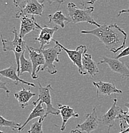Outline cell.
Returning <instances> with one entry per match:
<instances>
[{"mask_svg": "<svg viewBox=\"0 0 129 133\" xmlns=\"http://www.w3.org/2000/svg\"><path fill=\"white\" fill-rule=\"evenodd\" d=\"M93 85L96 88V97L98 95H105L110 96L111 94H122L123 91L121 90L116 88L114 83L109 82H103V81H98V82H93Z\"/></svg>", "mask_w": 129, "mask_h": 133, "instance_id": "14", "label": "cell"}, {"mask_svg": "<svg viewBox=\"0 0 129 133\" xmlns=\"http://www.w3.org/2000/svg\"><path fill=\"white\" fill-rule=\"evenodd\" d=\"M14 3L19 11L16 13V18L21 19L23 16H42L44 11V1L37 0H26V1H14Z\"/></svg>", "mask_w": 129, "mask_h": 133, "instance_id": "4", "label": "cell"}, {"mask_svg": "<svg viewBox=\"0 0 129 133\" xmlns=\"http://www.w3.org/2000/svg\"><path fill=\"white\" fill-rule=\"evenodd\" d=\"M21 26L19 36L23 38L24 36L34 30H40L41 26L35 20L34 16H23L21 18Z\"/></svg>", "mask_w": 129, "mask_h": 133, "instance_id": "13", "label": "cell"}, {"mask_svg": "<svg viewBox=\"0 0 129 133\" xmlns=\"http://www.w3.org/2000/svg\"><path fill=\"white\" fill-rule=\"evenodd\" d=\"M0 82H1V85H0V88H1V89L4 90L5 91V93H6L7 96H9V94L10 92V90L7 88V87H6V83L3 82L1 79V80H0Z\"/></svg>", "mask_w": 129, "mask_h": 133, "instance_id": "26", "label": "cell"}, {"mask_svg": "<svg viewBox=\"0 0 129 133\" xmlns=\"http://www.w3.org/2000/svg\"><path fill=\"white\" fill-rule=\"evenodd\" d=\"M121 131H123L129 126V114L128 111H123L119 117Z\"/></svg>", "mask_w": 129, "mask_h": 133, "instance_id": "23", "label": "cell"}, {"mask_svg": "<svg viewBox=\"0 0 129 133\" xmlns=\"http://www.w3.org/2000/svg\"><path fill=\"white\" fill-rule=\"evenodd\" d=\"M67 12L69 19L74 24L80 23H87L96 26L97 28L100 27L101 25L96 23L91 14L94 12V7L90 6L84 8H79L73 3H69L67 6Z\"/></svg>", "mask_w": 129, "mask_h": 133, "instance_id": "3", "label": "cell"}, {"mask_svg": "<svg viewBox=\"0 0 129 133\" xmlns=\"http://www.w3.org/2000/svg\"><path fill=\"white\" fill-rule=\"evenodd\" d=\"M127 12H129V8H128V9H124V10H120V12H118V16L120 17L121 16V14H122L127 13Z\"/></svg>", "mask_w": 129, "mask_h": 133, "instance_id": "27", "label": "cell"}, {"mask_svg": "<svg viewBox=\"0 0 129 133\" xmlns=\"http://www.w3.org/2000/svg\"><path fill=\"white\" fill-rule=\"evenodd\" d=\"M59 30L57 26H54L53 28H48L47 26H41L40 33L38 37H35V40L38 41L40 44L39 49H44L46 45L50 44L51 41H53V37L56 31Z\"/></svg>", "mask_w": 129, "mask_h": 133, "instance_id": "12", "label": "cell"}, {"mask_svg": "<svg viewBox=\"0 0 129 133\" xmlns=\"http://www.w3.org/2000/svg\"><path fill=\"white\" fill-rule=\"evenodd\" d=\"M119 133H129V126L125 130H124V131H121V132Z\"/></svg>", "mask_w": 129, "mask_h": 133, "instance_id": "29", "label": "cell"}, {"mask_svg": "<svg viewBox=\"0 0 129 133\" xmlns=\"http://www.w3.org/2000/svg\"><path fill=\"white\" fill-rule=\"evenodd\" d=\"M0 133H5V132H3V131H0Z\"/></svg>", "mask_w": 129, "mask_h": 133, "instance_id": "31", "label": "cell"}, {"mask_svg": "<svg viewBox=\"0 0 129 133\" xmlns=\"http://www.w3.org/2000/svg\"><path fill=\"white\" fill-rule=\"evenodd\" d=\"M129 56V47H127L125 49L122 50V51H121L120 53L116 56V59H120V58H124V57H127V56Z\"/></svg>", "mask_w": 129, "mask_h": 133, "instance_id": "25", "label": "cell"}, {"mask_svg": "<svg viewBox=\"0 0 129 133\" xmlns=\"http://www.w3.org/2000/svg\"><path fill=\"white\" fill-rule=\"evenodd\" d=\"M0 74L2 76H4L5 77L9 79L12 80L13 82H14L15 84H18V83H23V84H25L26 85L29 86V87H35V84L34 83L28 82V81H24V80L21 79L19 77V75H18L17 68H15L14 66H9V68L1 70L0 71Z\"/></svg>", "mask_w": 129, "mask_h": 133, "instance_id": "16", "label": "cell"}, {"mask_svg": "<svg viewBox=\"0 0 129 133\" xmlns=\"http://www.w3.org/2000/svg\"><path fill=\"white\" fill-rule=\"evenodd\" d=\"M102 121L97 116L96 108L95 107L91 113L86 115V119L82 124H78L76 128L82 132L91 133L98 129L99 123Z\"/></svg>", "mask_w": 129, "mask_h": 133, "instance_id": "11", "label": "cell"}, {"mask_svg": "<svg viewBox=\"0 0 129 133\" xmlns=\"http://www.w3.org/2000/svg\"><path fill=\"white\" fill-rule=\"evenodd\" d=\"M53 41L55 42V44H58L62 50L66 52L68 57L70 58L71 62H73V64L76 65L78 68V71L79 74L82 76H85L86 73L84 70L82 66V57L83 55L87 52V49L86 48L85 45H80L78 46L76 49L75 50H71L67 49L65 48L64 45H62L59 42V41H56V40H53Z\"/></svg>", "mask_w": 129, "mask_h": 133, "instance_id": "7", "label": "cell"}, {"mask_svg": "<svg viewBox=\"0 0 129 133\" xmlns=\"http://www.w3.org/2000/svg\"><path fill=\"white\" fill-rule=\"evenodd\" d=\"M113 104L110 109L102 116V123L104 125L108 127V132H110V129L114 125L115 120L119 119V117L124 111L120 106H117L118 99L116 98L113 100Z\"/></svg>", "mask_w": 129, "mask_h": 133, "instance_id": "9", "label": "cell"}, {"mask_svg": "<svg viewBox=\"0 0 129 133\" xmlns=\"http://www.w3.org/2000/svg\"><path fill=\"white\" fill-rule=\"evenodd\" d=\"M98 64H107L113 72L120 74L122 77L129 79V66L120 59L103 56Z\"/></svg>", "mask_w": 129, "mask_h": 133, "instance_id": "8", "label": "cell"}, {"mask_svg": "<svg viewBox=\"0 0 129 133\" xmlns=\"http://www.w3.org/2000/svg\"><path fill=\"white\" fill-rule=\"evenodd\" d=\"M125 106L126 108H128V113L129 114V102H127V103L125 104Z\"/></svg>", "mask_w": 129, "mask_h": 133, "instance_id": "30", "label": "cell"}, {"mask_svg": "<svg viewBox=\"0 0 129 133\" xmlns=\"http://www.w3.org/2000/svg\"><path fill=\"white\" fill-rule=\"evenodd\" d=\"M42 124V122H41L39 120L34 122L30 126V129L28 131V133H43Z\"/></svg>", "mask_w": 129, "mask_h": 133, "instance_id": "24", "label": "cell"}, {"mask_svg": "<svg viewBox=\"0 0 129 133\" xmlns=\"http://www.w3.org/2000/svg\"><path fill=\"white\" fill-rule=\"evenodd\" d=\"M35 95V94L32 91L28 90L23 87L21 90L15 93L14 97L17 99L18 104L22 109H24L26 106H28L29 101L32 99L33 97Z\"/></svg>", "mask_w": 129, "mask_h": 133, "instance_id": "19", "label": "cell"}, {"mask_svg": "<svg viewBox=\"0 0 129 133\" xmlns=\"http://www.w3.org/2000/svg\"><path fill=\"white\" fill-rule=\"evenodd\" d=\"M53 90V88L50 84H48L46 87H42L40 83H39V94L38 99L33 102V104L36 106L39 102L45 104L46 106V118L49 115H59L60 114L59 109H56L53 106L52 102V96L51 91Z\"/></svg>", "mask_w": 129, "mask_h": 133, "instance_id": "6", "label": "cell"}, {"mask_svg": "<svg viewBox=\"0 0 129 133\" xmlns=\"http://www.w3.org/2000/svg\"><path fill=\"white\" fill-rule=\"evenodd\" d=\"M24 53L22 54L20 58V76L23 73L28 72L32 76L33 73V65L30 60L24 57Z\"/></svg>", "mask_w": 129, "mask_h": 133, "instance_id": "21", "label": "cell"}, {"mask_svg": "<svg viewBox=\"0 0 129 133\" xmlns=\"http://www.w3.org/2000/svg\"><path fill=\"white\" fill-rule=\"evenodd\" d=\"M46 108L43 106V103L39 102L36 106H35L30 114L28 116L26 121L24 122V124L22 125L21 127L19 129L18 132H22L24 130L26 125L28 124L30 121H32L34 119L37 118H39V121L41 122H43L44 119L46 118Z\"/></svg>", "mask_w": 129, "mask_h": 133, "instance_id": "15", "label": "cell"}, {"mask_svg": "<svg viewBox=\"0 0 129 133\" xmlns=\"http://www.w3.org/2000/svg\"><path fill=\"white\" fill-rule=\"evenodd\" d=\"M81 33L96 37L105 48L113 53L123 49L127 40V33L116 24H105L93 30H82Z\"/></svg>", "mask_w": 129, "mask_h": 133, "instance_id": "1", "label": "cell"}, {"mask_svg": "<svg viewBox=\"0 0 129 133\" xmlns=\"http://www.w3.org/2000/svg\"><path fill=\"white\" fill-rule=\"evenodd\" d=\"M27 49L30 61L33 65V73L31 77L33 79H37L39 77L37 73L41 72L42 68L45 65V59L42 54L40 51H37L35 48L27 45Z\"/></svg>", "mask_w": 129, "mask_h": 133, "instance_id": "10", "label": "cell"}, {"mask_svg": "<svg viewBox=\"0 0 129 133\" xmlns=\"http://www.w3.org/2000/svg\"><path fill=\"white\" fill-rule=\"evenodd\" d=\"M22 126V125L19 123L16 122L15 121H12V120H9L4 118L2 115L0 116V127H10L12 131L15 132H18L19 129Z\"/></svg>", "mask_w": 129, "mask_h": 133, "instance_id": "22", "label": "cell"}, {"mask_svg": "<svg viewBox=\"0 0 129 133\" xmlns=\"http://www.w3.org/2000/svg\"><path fill=\"white\" fill-rule=\"evenodd\" d=\"M12 33L14 35V38L13 41H9L3 38V35H1V42L3 45V50L5 52L13 51L15 55L17 65V70L19 76H20V58L22 54L25 52L26 48H27L26 41L23 38H21L19 34H18L16 29L14 28Z\"/></svg>", "mask_w": 129, "mask_h": 133, "instance_id": "2", "label": "cell"}, {"mask_svg": "<svg viewBox=\"0 0 129 133\" xmlns=\"http://www.w3.org/2000/svg\"><path fill=\"white\" fill-rule=\"evenodd\" d=\"M48 18H49L48 23H53L60 26L62 28H64L66 24H68L69 23L71 22V19L66 17L62 11H56L53 14L48 15Z\"/></svg>", "mask_w": 129, "mask_h": 133, "instance_id": "20", "label": "cell"}, {"mask_svg": "<svg viewBox=\"0 0 129 133\" xmlns=\"http://www.w3.org/2000/svg\"><path fill=\"white\" fill-rule=\"evenodd\" d=\"M58 109L60 111V114L62 119V123L60 127V131H64L67 123L68 122L69 119L71 118H78L79 114L75 111L74 109L71 108L67 105H62L58 104Z\"/></svg>", "mask_w": 129, "mask_h": 133, "instance_id": "17", "label": "cell"}, {"mask_svg": "<svg viewBox=\"0 0 129 133\" xmlns=\"http://www.w3.org/2000/svg\"><path fill=\"white\" fill-rule=\"evenodd\" d=\"M69 133H82V131H80L79 129H76L71 130V131H70V132H69Z\"/></svg>", "mask_w": 129, "mask_h": 133, "instance_id": "28", "label": "cell"}, {"mask_svg": "<svg viewBox=\"0 0 129 133\" xmlns=\"http://www.w3.org/2000/svg\"><path fill=\"white\" fill-rule=\"evenodd\" d=\"M36 49V48H35ZM37 51H40L44 56L45 59V65L42 68L41 72L47 70L48 73L52 75H55L57 73L56 66L54 64V62L59 63L60 62L59 56L61 53L62 49L58 44H55L53 47L48 48V49H36Z\"/></svg>", "mask_w": 129, "mask_h": 133, "instance_id": "5", "label": "cell"}, {"mask_svg": "<svg viewBox=\"0 0 129 133\" xmlns=\"http://www.w3.org/2000/svg\"><path fill=\"white\" fill-rule=\"evenodd\" d=\"M82 66L86 74H89L93 77L99 72L97 63L93 60L92 56L87 52L83 55Z\"/></svg>", "mask_w": 129, "mask_h": 133, "instance_id": "18", "label": "cell"}]
</instances>
